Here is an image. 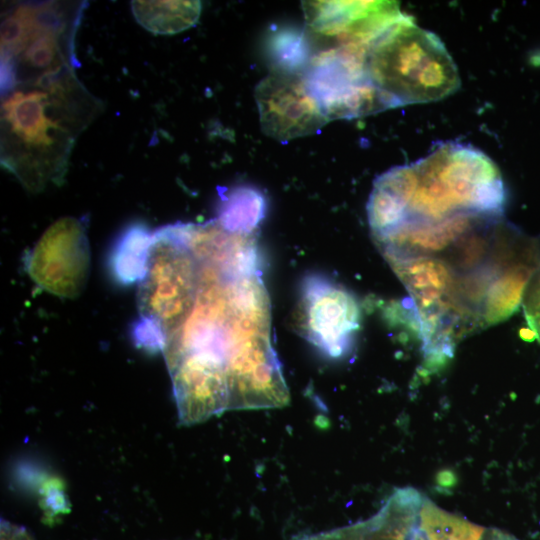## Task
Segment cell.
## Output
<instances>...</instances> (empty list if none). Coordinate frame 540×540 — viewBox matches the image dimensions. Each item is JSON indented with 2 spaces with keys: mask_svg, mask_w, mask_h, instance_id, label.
Masks as SVG:
<instances>
[{
  "mask_svg": "<svg viewBox=\"0 0 540 540\" xmlns=\"http://www.w3.org/2000/svg\"><path fill=\"white\" fill-rule=\"evenodd\" d=\"M506 189L497 165L458 142L438 144L413 163L376 178L367 202L372 236L462 216L504 217Z\"/></svg>",
  "mask_w": 540,
  "mask_h": 540,
  "instance_id": "obj_1",
  "label": "cell"
},
{
  "mask_svg": "<svg viewBox=\"0 0 540 540\" xmlns=\"http://www.w3.org/2000/svg\"><path fill=\"white\" fill-rule=\"evenodd\" d=\"M1 164L31 192L60 185L78 135L100 104L71 63L15 78L2 94Z\"/></svg>",
  "mask_w": 540,
  "mask_h": 540,
  "instance_id": "obj_2",
  "label": "cell"
},
{
  "mask_svg": "<svg viewBox=\"0 0 540 540\" xmlns=\"http://www.w3.org/2000/svg\"><path fill=\"white\" fill-rule=\"evenodd\" d=\"M366 67L386 109L441 100L461 85L440 38L406 14L372 42Z\"/></svg>",
  "mask_w": 540,
  "mask_h": 540,
  "instance_id": "obj_3",
  "label": "cell"
},
{
  "mask_svg": "<svg viewBox=\"0 0 540 540\" xmlns=\"http://www.w3.org/2000/svg\"><path fill=\"white\" fill-rule=\"evenodd\" d=\"M199 278V261L184 224L154 232L137 294L140 319L133 332L140 346L162 351L192 311Z\"/></svg>",
  "mask_w": 540,
  "mask_h": 540,
  "instance_id": "obj_4",
  "label": "cell"
},
{
  "mask_svg": "<svg viewBox=\"0 0 540 540\" xmlns=\"http://www.w3.org/2000/svg\"><path fill=\"white\" fill-rule=\"evenodd\" d=\"M369 48L364 44L323 48L315 53L304 72L309 92L329 121L386 109L367 73Z\"/></svg>",
  "mask_w": 540,
  "mask_h": 540,
  "instance_id": "obj_5",
  "label": "cell"
},
{
  "mask_svg": "<svg viewBox=\"0 0 540 540\" xmlns=\"http://www.w3.org/2000/svg\"><path fill=\"white\" fill-rule=\"evenodd\" d=\"M293 325L323 354L342 358L351 352L360 327L359 305L343 286L309 274L301 281Z\"/></svg>",
  "mask_w": 540,
  "mask_h": 540,
  "instance_id": "obj_6",
  "label": "cell"
},
{
  "mask_svg": "<svg viewBox=\"0 0 540 540\" xmlns=\"http://www.w3.org/2000/svg\"><path fill=\"white\" fill-rule=\"evenodd\" d=\"M90 265L86 221L71 216L49 226L25 259L27 273L36 285L63 298L83 292Z\"/></svg>",
  "mask_w": 540,
  "mask_h": 540,
  "instance_id": "obj_7",
  "label": "cell"
},
{
  "mask_svg": "<svg viewBox=\"0 0 540 540\" xmlns=\"http://www.w3.org/2000/svg\"><path fill=\"white\" fill-rule=\"evenodd\" d=\"M306 31L321 49L372 42L403 13L394 1H303Z\"/></svg>",
  "mask_w": 540,
  "mask_h": 540,
  "instance_id": "obj_8",
  "label": "cell"
},
{
  "mask_svg": "<svg viewBox=\"0 0 540 540\" xmlns=\"http://www.w3.org/2000/svg\"><path fill=\"white\" fill-rule=\"evenodd\" d=\"M262 131L286 142L318 132L327 122L303 74L272 71L255 87Z\"/></svg>",
  "mask_w": 540,
  "mask_h": 540,
  "instance_id": "obj_9",
  "label": "cell"
},
{
  "mask_svg": "<svg viewBox=\"0 0 540 540\" xmlns=\"http://www.w3.org/2000/svg\"><path fill=\"white\" fill-rule=\"evenodd\" d=\"M423 498L411 487L396 489L370 518L294 540H416L422 532L419 513Z\"/></svg>",
  "mask_w": 540,
  "mask_h": 540,
  "instance_id": "obj_10",
  "label": "cell"
},
{
  "mask_svg": "<svg viewBox=\"0 0 540 540\" xmlns=\"http://www.w3.org/2000/svg\"><path fill=\"white\" fill-rule=\"evenodd\" d=\"M137 22L154 34H175L196 24L201 13L199 1H133Z\"/></svg>",
  "mask_w": 540,
  "mask_h": 540,
  "instance_id": "obj_11",
  "label": "cell"
},
{
  "mask_svg": "<svg viewBox=\"0 0 540 540\" xmlns=\"http://www.w3.org/2000/svg\"><path fill=\"white\" fill-rule=\"evenodd\" d=\"M153 234L142 224H133L117 240L110 256V269L121 284L141 280Z\"/></svg>",
  "mask_w": 540,
  "mask_h": 540,
  "instance_id": "obj_12",
  "label": "cell"
},
{
  "mask_svg": "<svg viewBox=\"0 0 540 540\" xmlns=\"http://www.w3.org/2000/svg\"><path fill=\"white\" fill-rule=\"evenodd\" d=\"M267 53L273 71L304 74L315 55V47L306 30L281 27L269 36Z\"/></svg>",
  "mask_w": 540,
  "mask_h": 540,
  "instance_id": "obj_13",
  "label": "cell"
},
{
  "mask_svg": "<svg viewBox=\"0 0 540 540\" xmlns=\"http://www.w3.org/2000/svg\"><path fill=\"white\" fill-rule=\"evenodd\" d=\"M266 206L265 197L258 189L237 186L222 196L217 220L231 231L256 232Z\"/></svg>",
  "mask_w": 540,
  "mask_h": 540,
  "instance_id": "obj_14",
  "label": "cell"
},
{
  "mask_svg": "<svg viewBox=\"0 0 540 540\" xmlns=\"http://www.w3.org/2000/svg\"><path fill=\"white\" fill-rule=\"evenodd\" d=\"M419 518L427 540H482L485 532L483 527L441 509L425 497Z\"/></svg>",
  "mask_w": 540,
  "mask_h": 540,
  "instance_id": "obj_15",
  "label": "cell"
},
{
  "mask_svg": "<svg viewBox=\"0 0 540 540\" xmlns=\"http://www.w3.org/2000/svg\"><path fill=\"white\" fill-rule=\"evenodd\" d=\"M521 303L529 329L540 343V266L529 279Z\"/></svg>",
  "mask_w": 540,
  "mask_h": 540,
  "instance_id": "obj_16",
  "label": "cell"
},
{
  "mask_svg": "<svg viewBox=\"0 0 540 540\" xmlns=\"http://www.w3.org/2000/svg\"><path fill=\"white\" fill-rule=\"evenodd\" d=\"M0 540H35L24 527L1 520Z\"/></svg>",
  "mask_w": 540,
  "mask_h": 540,
  "instance_id": "obj_17",
  "label": "cell"
},
{
  "mask_svg": "<svg viewBox=\"0 0 540 540\" xmlns=\"http://www.w3.org/2000/svg\"><path fill=\"white\" fill-rule=\"evenodd\" d=\"M436 483L440 488H453L457 483V477L451 470H442L436 475Z\"/></svg>",
  "mask_w": 540,
  "mask_h": 540,
  "instance_id": "obj_18",
  "label": "cell"
},
{
  "mask_svg": "<svg viewBox=\"0 0 540 540\" xmlns=\"http://www.w3.org/2000/svg\"><path fill=\"white\" fill-rule=\"evenodd\" d=\"M482 540H518L514 536L496 528L485 530Z\"/></svg>",
  "mask_w": 540,
  "mask_h": 540,
  "instance_id": "obj_19",
  "label": "cell"
},
{
  "mask_svg": "<svg viewBox=\"0 0 540 540\" xmlns=\"http://www.w3.org/2000/svg\"><path fill=\"white\" fill-rule=\"evenodd\" d=\"M416 540H427V538L424 536L423 532L416 538Z\"/></svg>",
  "mask_w": 540,
  "mask_h": 540,
  "instance_id": "obj_20",
  "label": "cell"
},
{
  "mask_svg": "<svg viewBox=\"0 0 540 540\" xmlns=\"http://www.w3.org/2000/svg\"><path fill=\"white\" fill-rule=\"evenodd\" d=\"M537 241V246H538V250H539V253H540V237L538 239H536Z\"/></svg>",
  "mask_w": 540,
  "mask_h": 540,
  "instance_id": "obj_21",
  "label": "cell"
}]
</instances>
